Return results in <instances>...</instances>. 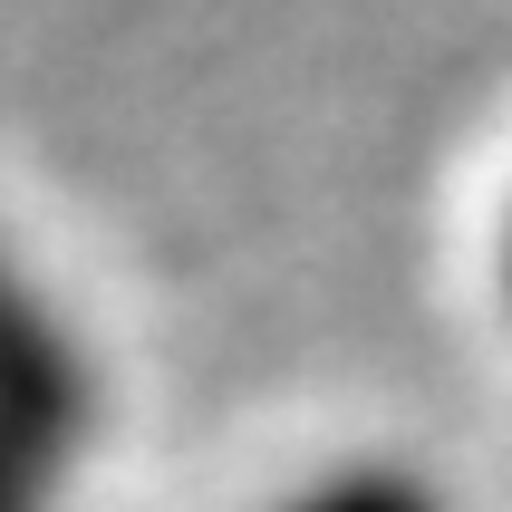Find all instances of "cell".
<instances>
[{
  "label": "cell",
  "instance_id": "6da1fadb",
  "mask_svg": "<svg viewBox=\"0 0 512 512\" xmlns=\"http://www.w3.org/2000/svg\"><path fill=\"white\" fill-rule=\"evenodd\" d=\"M97 435H107V368H97V348L68 319V300L0 242V445L58 493L97 455Z\"/></svg>",
  "mask_w": 512,
  "mask_h": 512
},
{
  "label": "cell",
  "instance_id": "7a4b0ae2",
  "mask_svg": "<svg viewBox=\"0 0 512 512\" xmlns=\"http://www.w3.org/2000/svg\"><path fill=\"white\" fill-rule=\"evenodd\" d=\"M261 512H455V503H445V484H435V474H416V464L358 455V464L310 474L300 493H281V503H261Z\"/></svg>",
  "mask_w": 512,
  "mask_h": 512
},
{
  "label": "cell",
  "instance_id": "3957f363",
  "mask_svg": "<svg viewBox=\"0 0 512 512\" xmlns=\"http://www.w3.org/2000/svg\"><path fill=\"white\" fill-rule=\"evenodd\" d=\"M49 503H58V493L39 484V474H29V464L10 455V445H0V512H49Z\"/></svg>",
  "mask_w": 512,
  "mask_h": 512
},
{
  "label": "cell",
  "instance_id": "277c9868",
  "mask_svg": "<svg viewBox=\"0 0 512 512\" xmlns=\"http://www.w3.org/2000/svg\"><path fill=\"white\" fill-rule=\"evenodd\" d=\"M503 310H512V213H503Z\"/></svg>",
  "mask_w": 512,
  "mask_h": 512
}]
</instances>
